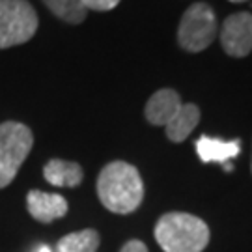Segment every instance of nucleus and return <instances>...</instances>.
I'll return each instance as SVG.
<instances>
[{
  "instance_id": "17",
  "label": "nucleus",
  "mask_w": 252,
  "mask_h": 252,
  "mask_svg": "<svg viewBox=\"0 0 252 252\" xmlns=\"http://www.w3.org/2000/svg\"><path fill=\"white\" fill-rule=\"evenodd\" d=\"M230 2H234V4H239V2H245V0H230Z\"/></svg>"
},
{
  "instance_id": "10",
  "label": "nucleus",
  "mask_w": 252,
  "mask_h": 252,
  "mask_svg": "<svg viewBox=\"0 0 252 252\" xmlns=\"http://www.w3.org/2000/svg\"><path fill=\"white\" fill-rule=\"evenodd\" d=\"M200 122V108L194 103H183L181 108L176 112V116L164 126L166 129V138L170 142L180 144L187 136L194 131V127Z\"/></svg>"
},
{
  "instance_id": "5",
  "label": "nucleus",
  "mask_w": 252,
  "mask_h": 252,
  "mask_svg": "<svg viewBox=\"0 0 252 252\" xmlns=\"http://www.w3.org/2000/svg\"><path fill=\"white\" fill-rule=\"evenodd\" d=\"M37 25L36 9L27 0H0V49L27 43Z\"/></svg>"
},
{
  "instance_id": "12",
  "label": "nucleus",
  "mask_w": 252,
  "mask_h": 252,
  "mask_svg": "<svg viewBox=\"0 0 252 252\" xmlns=\"http://www.w3.org/2000/svg\"><path fill=\"white\" fill-rule=\"evenodd\" d=\"M99 234L95 230H81L63 235L56 243V252H95L99 247Z\"/></svg>"
},
{
  "instance_id": "6",
  "label": "nucleus",
  "mask_w": 252,
  "mask_h": 252,
  "mask_svg": "<svg viewBox=\"0 0 252 252\" xmlns=\"http://www.w3.org/2000/svg\"><path fill=\"white\" fill-rule=\"evenodd\" d=\"M219 41L232 58H245L252 53V13L239 11L224 19Z\"/></svg>"
},
{
  "instance_id": "16",
  "label": "nucleus",
  "mask_w": 252,
  "mask_h": 252,
  "mask_svg": "<svg viewBox=\"0 0 252 252\" xmlns=\"http://www.w3.org/2000/svg\"><path fill=\"white\" fill-rule=\"evenodd\" d=\"M37 252H53V251H51L47 245H43V247H39V251H37Z\"/></svg>"
},
{
  "instance_id": "13",
  "label": "nucleus",
  "mask_w": 252,
  "mask_h": 252,
  "mask_svg": "<svg viewBox=\"0 0 252 252\" xmlns=\"http://www.w3.org/2000/svg\"><path fill=\"white\" fill-rule=\"evenodd\" d=\"M43 4L56 17L69 25H81L88 13V9L82 6L81 0H43Z\"/></svg>"
},
{
  "instance_id": "11",
  "label": "nucleus",
  "mask_w": 252,
  "mask_h": 252,
  "mask_svg": "<svg viewBox=\"0 0 252 252\" xmlns=\"http://www.w3.org/2000/svg\"><path fill=\"white\" fill-rule=\"evenodd\" d=\"M43 176L54 187H77V185H81L84 172L79 162L51 159L43 166Z\"/></svg>"
},
{
  "instance_id": "1",
  "label": "nucleus",
  "mask_w": 252,
  "mask_h": 252,
  "mask_svg": "<svg viewBox=\"0 0 252 252\" xmlns=\"http://www.w3.org/2000/svg\"><path fill=\"white\" fill-rule=\"evenodd\" d=\"M97 196L108 211L127 215L138 209L144 198V183L133 164L112 161L99 172Z\"/></svg>"
},
{
  "instance_id": "7",
  "label": "nucleus",
  "mask_w": 252,
  "mask_h": 252,
  "mask_svg": "<svg viewBox=\"0 0 252 252\" xmlns=\"http://www.w3.org/2000/svg\"><path fill=\"white\" fill-rule=\"evenodd\" d=\"M27 209L39 222H53L67 213V200L54 192L34 189L27 194Z\"/></svg>"
},
{
  "instance_id": "9",
  "label": "nucleus",
  "mask_w": 252,
  "mask_h": 252,
  "mask_svg": "<svg viewBox=\"0 0 252 252\" xmlns=\"http://www.w3.org/2000/svg\"><path fill=\"white\" fill-rule=\"evenodd\" d=\"M196 153L202 159V162H222L234 159L241 152V142L239 140H220L213 136H200L194 142Z\"/></svg>"
},
{
  "instance_id": "15",
  "label": "nucleus",
  "mask_w": 252,
  "mask_h": 252,
  "mask_svg": "<svg viewBox=\"0 0 252 252\" xmlns=\"http://www.w3.org/2000/svg\"><path fill=\"white\" fill-rule=\"evenodd\" d=\"M120 252H148V247H146L142 241H138V239H131V241H127V243L122 247Z\"/></svg>"
},
{
  "instance_id": "8",
  "label": "nucleus",
  "mask_w": 252,
  "mask_h": 252,
  "mask_svg": "<svg viewBox=\"0 0 252 252\" xmlns=\"http://www.w3.org/2000/svg\"><path fill=\"white\" fill-rule=\"evenodd\" d=\"M181 97L180 94L172 88H162L157 90L152 97L148 99L144 108L146 120L152 126H161L164 127L172 118L176 116V112L181 108Z\"/></svg>"
},
{
  "instance_id": "2",
  "label": "nucleus",
  "mask_w": 252,
  "mask_h": 252,
  "mask_svg": "<svg viewBox=\"0 0 252 252\" xmlns=\"http://www.w3.org/2000/svg\"><path fill=\"white\" fill-rule=\"evenodd\" d=\"M155 241L164 252H202L209 243V228L190 213L172 211L155 224Z\"/></svg>"
},
{
  "instance_id": "4",
  "label": "nucleus",
  "mask_w": 252,
  "mask_h": 252,
  "mask_svg": "<svg viewBox=\"0 0 252 252\" xmlns=\"http://www.w3.org/2000/svg\"><path fill=\"white\" fill-rule=\"evenodd\" d=\"M217 15L206 2H196L185 9L178 27V43L187 53H200L215 41Z\"/></svg>"
},
{
  "instance_id": "14",
  "label": "nucleus",
  "mask_w": 252,
  "mask_h": 252,
  "mask_svg": "<svg viewBox=\"0 0 252 252\" xmlns=\"http://www.w3.org/2000/svg\"><path fill=\"white\" fill-rule=\"evenodd\" d=\"M82 6L94 11H110L120 4V0H81Z\"/></svg>"
},
{
  "instance_id": "3",
  "label": "nucleus",
  "mask_w": 252,
  "mask_h": 252,
  "mask_svg": "<svg viewBox=\"0 0 252 252\" xmlns=\"http://www.w3.org/2000/svg\"><path fill=\"white\" fill-rule=\"evenodd\" d=\"M34 144V135L25 124H0V189L15 180L21 164L27 161Z\"/></svg>"
}]
</instances>
